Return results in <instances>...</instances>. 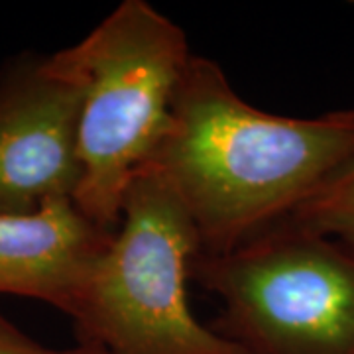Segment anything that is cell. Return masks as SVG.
<instances>
[{"mask_svg": "<svg viewBox=\"0 0 354 354\" xmlns=\"http://www.w3.org/2000/svg\"><path fill=\"white\" fill-rule=\"evenodd\" d=\"M353 160L354 109L315 118L264 113L216 62L191 55L169 124L136 174L174 193L199 252L225 254L290 218Z\"/></svg>", "mask_w": 354, "mask_h": 354, "instance_id": "1", "label": "cell"}, {"mask_svg": "<svg viewBox=\"0 0 354 354\" xmlns=\"http://www.w3.org/2000/svg\"><path fill=\"white\" fill-rule=\"evenodd\" d=\"M65 55L83 79L73 201L116 230L132 179L169 124L193 53L174 20L146 0H124Z\"/></svg>", "mask_w": 354, "mask_h": 354, "instance_id": "2", "label": "cell"}, {"mask_svg": "<svg viewBox=\"0 0 354 354\" xmlns=\"http://www.w3.org/2000/svg\"><path fill=\"white\" fill-rule=\"evenodd\" d=\"M191 279L221 301L209 325L241 354H354V244L281 221Z\"/></svg>", "mask_w": 354, "mask_h": 354, "instance_id": "3", "label": "cell"}, {"mask_svg": "<svg viewBox=\"0 0 354 354\" xmlns=\"http://www.w3.org/2000/svg\"><path fill=\"white\" fill-rule=\"evenodd\" d=\"M189 216L158 177L136 174L113 244L69 319L77 342L106 354H241L191 311Z\"/></svg>", "mask_w": 354, "mask_h": 354, "instance_id": "4", "label": "cell"}, {"mask_svg": "<svg viewBox=\"0 0 354 354\" xmlns=\"http://www.w3.org/2000/svg\"><path fill=\"white\" fill-rule=\"evenodd\" d=\"M83 79L65 50L22 53L0 67V213L73 199Z\"/></svg>", "mask_w": 354, "mask_h": 354, "instance_id": "5", "label": "cell"}, {"mask_svg": "<svg viewBox=\"0 0 354 354\" xmlns=\"http://www.w3.org/2000/svg\"><path fill=\"white\" fill-rule=\"evenodd\" d=\"M114 232L73 199L48 201L32 213H0V295L39 299L69 317Z\"/></svg>", "mask_w": 354, "mask_h": 354, "instance_id": "6", "label": "cell"}, {"mask_svg": "<svg viewBox=\"0 0 354 354\" xmlns=\"http://www.w3.org/2000/svg\"><path fill=\"white\" fill-rule=\"evenodd\" d=\"M288 221L354 244V160L305 199Z\"/></svg>", "mask_w": 354, "mask_h": 354, "instance_id": "7", "label": "cell"}, {"mask_svg": "<svg viewBox=\"0 0 354 354\" xmlns=\"http://www.w3.org/2000/svg\"><path fill=\"white\" fill-rule=\"evenodd\" d=\"M0 354H106L101 346L77 342L69 348H51L28 337L12 321L0 315Z\"/></svg>", "mask_w": 354, "mask_h": 354, "instance_id": "8", "label": "cell"}]
</instances>
